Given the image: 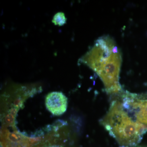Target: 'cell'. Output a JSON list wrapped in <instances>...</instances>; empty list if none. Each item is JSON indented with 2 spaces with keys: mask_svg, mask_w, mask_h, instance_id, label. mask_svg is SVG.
<instances>
[{
  "mask_svg": "<svg viewBox=\"0 0 147 147\" xmlns=\"http://www.w3.org/2000/svg\"><path fill=\"white\" fill-rule=\"evenodd\" d=\"M67 18L63 12H59L55 14L52 22L56 26H63L66 23Z\"/></svg>",
  "mask_w": 147,
  "mask_h": 147,
  "instance_id": "cell-4",
  "label": "cell"
},
{
  "mask_svg": "<svg viewBox=\"0 0 147 147\" xmlns=\"http://www.w3.org/2000/svg\"><path fill=\"white\" fill-rule=\"evenodd\" d=\"M113 100L100 124L115 139L120 147H132L142 140L147 128L138 122L124 107L118 96Z\"/></svg>",
  "mask_w": 147,
  "mask_h": 147,
  "instance_id": "cell-2",
  "label": "cell"
},
{
  "mask_svg": "<svg viewBox=\"0 0 147 147\" xmlns=\"http://www.w3.org/2000/svg\"><path fill=\"white\" fill-rule=\"evenodd\" d=\"M6 119V121H7V122H12V121L13 120V117H12V116L11 115H8L7 116Z\"/></svg>",
  "mask_w": 147,
  "mask_h": 147,
  "instance_id": "cell-5",
  "label": "cell"
},
{
  "mask_svg": "<svg viewBox=\"0 0 147 147\" xmlns=\"http://www.w3.org/2000/svg\"><path fill=\"white\" fill-rule=\"evenodd\" d=\"M83 61L99 76L107 93L115 96L123 91L119 82L122 54L113 38H98Z\"/></svg>",
  "mask_w": 147,
  "mask_h": 147,
  "instance_id": "cell-1",
  "label": "cell"
},
{
  "mask_svg": "<svg viewBox=\"0 0 147 147\" xmlns=\"http://www.w3.org/2000/svg\"><path fill=\"white\" fill-rule=\"evenodd\" d=\"M67 98L61 92L50 93L45 98L47 109L55 115H62L67 108Z\"/></svg>",
  "mask_w": 147,
  "mask_h": 147,
  "instance_id": "cell-3",
  "label": "cell"
}]
</instances>
